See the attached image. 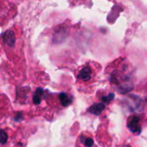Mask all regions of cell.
<instances>
[{
    "label": "cell",
    "mask_w": 147,
    "mask_h": 147,
    "mask_svg": "<svg viewBox=\"0 0 147 147\" xmlns=\"http://www.w3.org/2000/svg\"><path fill=\"white\" fill-rule=\"evenodd\" d=\"M9 134L5 129H0V144H6L9 141Z\"/></svg>",
    "instance_id": "52a82bcc"
},
{
    "label": "cell",
    "mask_w": 147,
    "mask_h": 147,
    "mask_svg": "<svg viewBox=\"0 0 147 147\" xmlns=\"http://www.w3.org/2000/svg\"><path fill=\"white\" fill-rule=\"evenodd\" d=\"M42 98H44V90L40 88H38L34 91V94L32 95V100L34 104H40L42 102Z\"/></svg>",
    "instance_id": "8992f818"
},
{
    "label": "cell",
    "mask_w": 147,
    "mask_h": 147,
    "mask_svg": "<svg viewBox=\"0 0 147 147\" xmlns=\"http://www.w3.org/2000/svg\"><path fill=\"white\" fill-rule=\"evenodd\" d=\"M77 144L80 147H93L94 146V139L91 134L83 131L78 137Z\"/></svg>",
    "instance_id": "277c9868"
},
{
    "label": "cell",
    "mask_w": 147,
    "mask_h": 147,
    "mask_svg": "<svg viewBox=\"0 0 147 147\" xmlns=\"http://www.w3.org/2000/svg\"><path fill=\"white\" fill-rule=\"evenodd\" d=\"M143 118L139 114L131 115L127 121L128 129L131 133L134 134H139L142 131Z\"/></svg>",
    "instance_id": "3957f363"
},
{
    "label": "cell",
    "mask_w": 147,
    "mask_h": 147,
    "mask_svg": "<svg viewBox=\"0 0 147 147\" xmlns=\"http://www.w3.org/2000/svg\"><path fill=\"white\" fill-rule=\"evenodd\" d=\"M114 96V94L112 93H109L106 96H103L101 98H100L99 101L94 103L88 108V111L96 116H99L106 110L107 105L113 100Z\"/></svg>",
    "instance_id": "7a4b0ae2"
},
{
    "label": "cell",
    "mask_w": 147,
    "mask_h": 147,
    "mask_svg": "<svg viewBox=\"0 0 147 147\" xmlns=\"http://www.w3.org/2000/svg\"><path fill=\"white\" fill-rule=\"evenodd\" d=\"M100 66L97 63L88 62L79 66L75 71L76 83L79 86H90L96 82Z\"/></svg>",
    "instance_id": "6da1fadb"
},
{
    "label": "cell",
    "mask_w": 147,
    "mask_h": 147,
    "mask_svg": "<svg viewBox=\"0 0 147 147\" xmlns=\"http://www.w3.org/2000/svg\"><path fill=\"white\" fill-rule=\"evenodd\" d=\"M57 100L62 107H67L73 102L72 97L67 93H60L57 96Z\"/></svg>",
    "instance_id": "5b68a950"
},
{
    "label": "cell",
    "mask_w": 147,
    "mask_h": 147,
    "mask_svg": "<svg viewBox=\"0 0 147 147\" xmlns=\"http://www.w3.org/2000/svg\"><path fill=\"white\" fill-rule=\"evenodd\" d=\"M122 147H131V146H129V145L128 144H123V146H122Z\"/></svg>",
    "instance_id": "ba28073f"
}]
</instances>
